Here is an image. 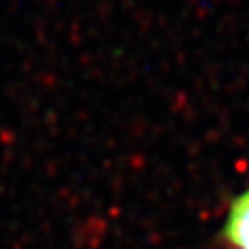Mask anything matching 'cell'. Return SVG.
Segmentation results:
<instances>
[{"label": "cell", "mask_w": 249, "mask_h": 249, "mask_svg": "<svg viewBox=\"0 0 249 249\" xmlns=\"http://www.w3.org/2000/svg\"><path fill=\"white\" fill-rule=\"evenodd\" d=\"M222 239L231 249H249V189L231 204L222 227Z\"/></svg>", "instance_id": "6da1fadb"}]
</instances>
